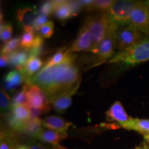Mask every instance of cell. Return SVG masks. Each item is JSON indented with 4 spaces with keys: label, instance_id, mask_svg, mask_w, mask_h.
Returning a JSON list of instances; mask_svg holds the SVG:
<instances>
[{
    "label": "cell",
    "instance_id": "obj_1",
    "mask_svg": "<svg viewBox=\"0 0 149 149\" xmlns=\"http://www.w3.org/2000/svg\"><path fill=\"white\" fill-rule=\"evenodd\" d=\"M76 57L77 55L69 52L60 64L44 66L26 81L40 87L48 98L68 90L81 81L79 68L74 63Z\"/></svg>",
    "mask_w": 149,
    "mask_h": 149
},
{
    "label": "cell",
    "instance_id": "obj_2",
    "mask_svg": "<svg viewBox=\"0 0 149 149\" xmlns=\"http://www.w3.org/2000/svg\"><path fill=\"white\" fill-rule=\"evenodd\" d=\"M149 60V37L136 45L115 53L109 62L125 67L135 66Z\"/></svg>",
    "mask_w": 149,
    "mask_h": 149
},
{
    "label": "cell",
    "instance_id": "obj_3",
    "mask_svg": "<svg viewBox=\"0 0 149 149\" xmlns=\"http://www.w3.org/2000/svg\"><path fill=\"white\" fill-rule=\"evenodd\" d=\"M93 38V46L91 53H95L97 48L105 37L109 29L111 18L108 12L86 19Z\"/></svg>",
    "mask_w": 149,
    "mask_h": 149
},
{
    "label": "cell",
    "instance_id": "obj_4",
    "mask_svg": "<svg viewBox=\"0 0 149 149\" xmlns=\"http://www.w3.org/2000/svg\"><path fill=\"white\" fill-rule=\"evenodd\" d=\"M118 28V26L111 19L107 35L95 53L101 62L112 58L115 55V49H117V33Z\"/></svg>",
    "mask_w": 149,
    "mask_h": 149
},
{
    "label": "cell",
    "instance_id": "obj_5",
    "mask_svg": "<svg viewBox=\"0 0 149 149\" xmlns=\"http://www.w3.org/2000/svg\"><path fill=\"white\" fill-rule=\"evenodd\" d=\"M25 87L26 89L27 105L30 109L41 111L42 113L49 111L51 104L42 89L29 81H26Z\"/></svg>",
    "mask_w": 149,
    "mask_h": 149
},
{
    "label": "cell",
    "instance_id": "obj_6",
    "mask_svg": "<svg viewBox=\"0 0 149 149\" xmlns=\"http://www.w3.org/2000/svg\"><path fill=\"white\" fill-rule=\"evenodd\" d=\"M128 25L149 37V1H137Z\"/></svg>",
    "mask_w": 149,
    "mask_h": 149
},
{
    "label": "cell",
    "instance_id": "obj_7",
    "mask_svg": "<svg viewBox=\"0 0 149 149\" xmlns=\"http://www.w3.org/2000/svg\"><path fill=\"white\" fill-rule=\"evenodd\" d=\"M136 3L137 1H115L107 11L111 21L119 27L128 25Z\"/></svg>",
    "mask_w": 149,
    "mask_h": 149
},
{
    "label": "cell",
    "instance_id": "obj_8",
    "mask_svg": "<svg viewBox=\"0 0 149 149\" xmlns=\"http://www.w3.org/2000/svg\"><path fill=\"white\" fill-rule=\"evenodd\" d=\"M147 37L144 34L130 25L118 28L117 33V49L119 51L136 45Z\"/></svg>",
    "mask_w": 149,
    "mask_h": 149
},
{
    "label": "cell",
    "instance_id": "obj_9",
    "mask_svg": "<svg viewBox=\"0 0 149 149\" xmlns=\"http://www.w3.org/2000/svg\"><path fill=\"white\" fill-rule=\"evenodd\" d=\"M12 113L8 115L10 126L15 130L22 131L24 126L32 118L31 109L27 104L15 106L12 108Z\"/></svg>",
    "mask_w": 149,
    "mask_h": 149
},
{
    "label": "cell",
    "instance_id": "obj_10",
    "mask_svg": "<svg viewBox=\"0 0 149 149\" xmlns=\"http://www.w3.org/2000/svg\"><path fill=\"white\" fill-rule=\"evenodd\" d=\"M93 38L90 26L86 19L85 23L80 29L78 36L69 49L70 53L79 51L92 52Z\"/></svg>",
    "mask_w": 149,
    "mask_h": 149
},
{
    "label": "cell",
    "instance_id": "obj_11",
    "mask_svg": "<svg viewBox=\"0 0 149 149\" xmlns=\"http://www.w3.org/2000/svg\"><path fill=\"white\" fill-rule=\"evenodd\" d=\"M81 81L72 88L63 91L48 98L50 104L57 112H63L70 107L72 103V97L79 88Z\"/></svg>",
    "mask_w": 149,
    "mask_h": 149
},
{
    "label": "cell",
    "instance_id": "obj_12",
    "mask_svg": "<svg viewBox=\"0 0 149 149\" xmlns=\"http://www.w3.org/2000/svg\"><path fill=\"white\" fill-rule=\"evenodd\" d=\"M106 115L107 116L108 120L115 121L119 123L122 127L130 130L133 118L128 116L120 102H115L107 111Z\"/></svg>",
    "mask_w": 149,
    "mask_h": 149
},
{
    "label": "cell",
    "instance_id": "obj_13",
    "mask_svg": "<svg viewBox=\"0 0 149 149\" xmlns=\"http://www.w3.org/2000/svg\"><path fill=\"white\" fill-rule=\"evenodd\" d=\"M18 21L24 27V31H35L33 29L35 21L38 16L37 11L31 8H22L17 12Z\"/></svg>",
    "mask_w": 149,
    "mask_h": 149
},
{
    "label": "cell",
    "instance_id": "obj_14",
    "mask_svg": "<svg viewBox=\"0 0 149 149\" xmlns=\"http://www.w3.org/2000/svg\"><path fill=\"white\" fill-rule=\"evenodd\" d=\"M42 126L47 129L64 133L72 126V123L67 122L61 117L49 116L42 120Z\"/></svg>",
    "mask_w": 149,
    "mask_h": 149
},
{
    "label": "cell",
    "instance_id": "obj_15",
    "mask_svg": "<svg viewBox=\"0 0 149 149\" xmlns=\"http://www.w3.org/2000/svg\"><path fill=\"white\" fill-rule=\"evenodd\" d=\"M66 137L67 133L66 132L61 133V132L47 129V128L46 129L42 128L40 134L37 136V138L44 142L53 144L54 146H58L59 142L63 139H66Z\"/></svg>",
    "mask_w": 149,
    "mask_h": 149
},
{
    "label": "cell",
    "instance_id": "obj_16",
    "mask_svg": "<svg viewBox=\"0 0 149 149\" xmlns=\"http://www.w3.org/2000/svg\"><path fill=\"white\" fill-rule=\"evenodd\" d=\"M55 5L53 14L56 18L65 21L74 17L70 1H53Z\"/></svg>",
    "mask_w": 149,
    "mask_h": 149
},
{
    "label": "cell",
    "instance_id": "obj_17",
    "mask_svg": "<svg viewBox=\"0 0 149 149\" xmlns=\"http://www.w3.org/2000/svg\"><path fill=\"white\" fill-rule=\"evenodd\" d=\"M42 66L43 61L40 58L38 57H30L21 71L26 81L40 71Z\"/></svg>",
    "mask_w": 149,
    "mask_h": 149
},
{
    "label": "cell",
    "instance_id": "obj_18",
    "mask_svg": "<svg viewBox=\"0 0 149 149\" xmlns=\"http://www.w3.org/2000/svg\"><path fill=\"white\" fill-rule=\"evenodd\" d=\"M9 65L14 66L17 70L22 71L24 65L29 58V53L26 50H17L16 51L8 55Z\"/></svg>",
    "mask_w": 149,
    "mask_h": 149
},
{
    "label": "cell",
    "instance_id": "obj_19",
    "mask_svg": "<svg viewBox=\"0 0 149 149\" xmlns=\"http://www.w3.org/2000/svg\"><path fill=\"white\" fill-rule=\"evenodd\" d=\"M24 81H26V79L21 71L17 70H12L4 78L5 86L8 90H11L17 87Z\"/></svg>",
    "mask_w": 149,
    "mask_h": 149
},
{
    "label": "cell",
    "instance_id": "obj_20",
    "mask_svg": "<svg viewBox=\"0 0 149 149\" xmlns=\"http://www.w3.org/2000/svg\"><path fill=\"white\" fill-rule=\"evenodd\" d=\"M42 126V120L39 117H32L24 126L22 131L28 135L37 137L43 128Z\"/></svg>",
    "mask_w": 149,
    "mask_h": 149
},
{
    "label": "cell",
    "instance_id": "obj_21",
    "mask_svg": "<svg viewBox=\"0 0 149 149\" xmlns=\"http://www.w3.org/2000/svg\"><path fill=\"white\" fill-rule=\"evenodd\" d=\"M130 130H135L143 135L149 133V120L133 118Z\"/></svg>",
    "mask_w": 149,
    "mask_h": 149
},
{
    "label": "cell",
    "instance_id": "obj_22",
    "mask_svg": "<svg viewBox=\"0 0 149 149\" xmlns=\"http://www.w3.org/2000/svg\"><path fill=\"white\" fill-rule=\"evenodd\" d=\"M35 31H24V34L20 38V46L22 49L28 50L32 47L35 36Z\"/></svg>",
    "mask_w": 149,
    "mask_h": 149
},
{
    "label": "cell",
    "instance_id": "obj_23",
    "mask_svg": "<svg viewBox=\"0 0 149 149\" xmlns=\"http://www.w3.org/2000/svg\"><path fill=\"white\" fill-rule=\"evenodd\" d=\"M68 53H69V50H66V48H61V49L59 50V51L56 53L54 54L53 57L47 61V63H46L44 66L50 67L60 64L61 61L65 59V57H66V55H68Z\"/></svg>",
    "mask_w": 149,
    "mask_h": 149
},
{
    "label": "cell",
    "instance_id": "obj_24",
    "mask_svg": "<svg viewBox=\"0 0 149 149\" xmlns=\"http://www.w3.org/2000/svg\"><path fill=\"white\" fill-rule=\"evenodd\" d=\"M19 46H20V38L15 37L6 43L1 48V55H9L18 50Z\"/></svg>",
    "mask_w": 149,
    "mask_h": 149
},
{
    "label": "cell",
    "instance_id": "obj_25",
    "mask_svg": "<svg viewBox=\"0 0 149 149\" xmlns=\"http://www.w3.org/2000/svg\"><path fill=\"white\" fill-rule=\"evenodd\" d=\"M115 1L111 0H100V1H94L90 6H88L86 9L88 10L93 11L95 10H109L111 6L113 4Z\"/></svg>",
    "mask_w": 149,
    "mask_h": 149
},
{
    "label": "cell",
    "instance_id": "obj_26",
    "mask_svg": "<svg viewBox=\"0 0 149 149\" xmlns=\"http://www.w3.org/2000/svg\"><path fill=\"white\" fill-rule=\"evenodd\" d=\"M17 148L11 136L1 132L0 149H17Z\"/></svg>",
    "mask_w": 149,
    "mask_h": 149
},
{
    "label": "cell",
    "instance_id": "obj_27",
    "mask_svg": "<svg viewBox=\"0 0 149 149\" xmlns=\"http://www.w3.org/2000/svg\"><path fill=\"white\" fill-rule=\"evenodd\" d=\"M13 28L10 24H1L0 29V39L1 42L7 43L11 40Z\"/></svg>",
    "mask_w": 149,
    "mask_h": 149
},
{
    "label": "cell",
    "instance_id": "obj_28",
    "mask_svg": "<svg viewBox=\"0 0 149 149\" xmlns=\"http://www.w3.org/2000/svg\"><path fill=\"white\" fill-rule=\"evenodd\" d=\"M0 107H1V111H3L12 109L13 107L12 100L2 89L0 91Z\"/></svg>",
    "mask_w": 149,
    "mask_h": 149
},
{
    "label": "cell",
    "instance_id": "obj_29",
    "mask_svg": "<svg viewBox=\"0 0 149 149\" xmlns=\"http://www.w3.org/2000/svg\"><path fill=\"white\" fill-rule=\"evenodd\" d=\"M13 107L15 106L22 105V104H27V97H26V89L25 86L23 87L19 92L15 95L14 97L12 100ZM12 107V108H13Z\"/></svg>",
    "mask_w": 149,
    "mask_h": 149
},
{
    "label": "cell",
    "instance_id": "obj_30",
    "mask_svg": "<svg viewBox=\"0 0 149 149\" xmlns=\"http://www.w3.org/2000/svg\"><path fill=\"white\" fill-rule=\"evenodd\" d=\"M54 24L50 21L46 23L39 29L38 33L43 38H50L53 34Z\"/></svg>",
    "mask_w": 149,
    "mask_h": 149
},
{
    "label": "cell",
    "instance_id": "obj_31",
    "mask_svg": "<svg viewBox=\"0 0 149 149\" xmlns=\"http://www.w3.org/2000/svg\"><path fill=\"white\" fill-rule=\"evenodd\" d=\"M54 9H55V5L53 1H46L41 6L40 12L42 15L48 16L49 15L53 13Z\"/></svg>",
    "mask_w": 149,
    "mask_h": 149
},
{
    "label": "cell",
    "instance_id": "obj_32",
    "mask_svg": "<svg viewBox=\"0 0 149 149\" xmlns=\"http://www.w3.org/2000/svg\"><path fill=\"white\" fill-rule=\"evenodd\" d=\"M48 16L44 15H39L37 16L36 20L35 21L34 25H33V29H34L35 32H38L39 29L44 24L48 22Z\"/></svg>",
    "mask_w": 149,
    "mask_h": 149
},
{
    "label": "cell",
    "instance_id": "obj_33",
    "mask_svg": "<svg viewBox=\"0 0 149 149\" xmlns=\"http://www.w3.org/2000/svg\"><path fill=\"white\" fill-rule=\"evenodd\" d=\"M8 64L9 60L8 55H1V57H0V66H1V68L5 67Z\"/></svg>",
    "mask_w": 149,
    "mask_h": 149
},
{
    "label": "cell",
    "instance_id": "obj_34",
    "mask_svg": "<svg viewBox=\"0 0 149 149\" xmlns=\"http://www.w3.org/2000/svg\"><path fill=\"white\" fill-rule=\"evenodd\" d=\"M135 149H149V145L146 142H143L140 146L136 147Z\"/></svg>",
    "mask_w": 149,
    "mask_h": 149
},
{
    "label": "cell",
    "instance_id": "obj_35",
    "mask_svg": "<svg viewBox=\"0 0 149 149\" xmlns=\"http://www.w3.org/2000/svg\"><path fill=\"white\" fill-rule=\"evenodd\" d=\"M27 149H46V148L41 146H39V145H32V146L27 147Z\"/></svg>",
    "mask_w": 149,
    "mask_h": 149
},
{
    "label": "cell",
    "instance_id": "obj_36",
    "mask_svg": "<svg viewBox=\"0 0 149 149\" xmlns=\"http://www.w3.org/2000/svg\"><path fill=\"white\" fill-rule=\"evenodd\" d=\"M144 138L145 139V142H146L147 144H149V133L146 134V135H144Z\"/></svg>",
    "mask_w": 149,
    "mask_h": 149
},
{
    "label": "cell",
    "instance_id": "obj_37",
    "mask_svg": "<svg viewBox=\"0 0 149 149\" xmlns=\"http://www.w3.org/2000/svg\"><path fill=\"white\" fill-rule=\"evenodd\" d=\"M17 149H27V147L26 146H18V148Z\"/></svg>",
    "mask_w": 149,
    "mask_h": 149
}]
</instances>
